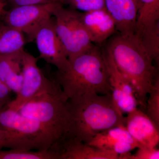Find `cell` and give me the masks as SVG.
<instances>
[{"instance_id":"obj_1","label":"cell","mask_w":159,"mask_h":159,"mask_svg":"<svg viewBox=\"0 0 159 159\" xmlns=\"http://www.w3.org/2000/svg\"><path fill=\"white\" fill-rule=\"evenodd\" d=\"M70 124L65 140L88 144L97 134L125 125V117L114 104L111 94L96 93L68 99Z\"/></svg>"},{"instance_id":"obj_2","label":"cell","mask_w":159,"mask_h":159,"mask_svg":"<svg viewBox=\"0 0 159 159\" xmlns=\"http://www.w3.org/2000/svg\"><path fill=\"white\" fill-rule=\"evenodd\" d=\"M106 50L132 86L139 105L146 110L148 93L159 75L139 37L119 33L111 40Z\"/></svg>"},{"instance_id":"obj_3","label":"cell","mask_w":159,"mask_h":159,"mask_svg":"<svg viewBox=\"0 0 159 159\" xmlns=\"http://www.w3.org/2000/svg\"><path fill=\"white\" fill-rule=\"evenodd\" d=\"M69 61L66 69L57 70L54 77L68 99L91 93L111 94L102 52L97 46Z\"/></svg>"},{"instance_id":"obj_4","label":"cell","mask_w":159,"mask_h":159,"mask_svg":"<svg viewBox=\"0 0 159 159\" xmlns=\"http://www.w3.org/2000/svg\"><path fill=\"white\" fill-rule=\"evenodd\" d=\"M60 140L49 129L18 111L0 109V149L57 150Z\"/></svg>"},{"instance_id":"obj_5","label":"cell","mask_w":159,"mask_h":159,"mask_svg":"<svg viewBox=\"0 0 159 159\" xmlns=\"http://www.w3.org/2000/svg\"><path fill=\"white\" fill-rule=\"evenodd\" d=\"M68 100L61 87L52 93L36 96L23 105L18 111L49 129L60 139L61 144L67 133L70 124Z\"/></svg>"},{"instance_id":"obj_6","label":"cell","mask_w":159,"mask_h":159,"mask_svg":"<svg viewBox=\"0 0 159 159\" xmlns=\"http://www.w3.org/2000/svg\"><path fill=\"white\" fill-rule=\"evenodd\" d=\"M53 17L69 60L85 53L94 45L83 23L81 12L61 5L54 11Z\"/></svg>"},{"instance_id":"obj_7","label":"cell","mask_w":159,"mask_h":159,"mask_svg":"<svg viewBox=\"0 0 159 159\" xmlns=\"http://www.w3.org/2000/svg\"><path fill=\"white\" fill-rule=\"evenodd\" d=\"M38 58L24 51L22 59L23 79L16 97L6 107L14 111L20 108L36 96L57 90L60 86L54 78L46 76L38 65Z\"/></svg>"},{"instance_id":"obj_8","label":"cell","mask_w":159,"mask_h":159,"mask_svg":"<svg viewBox=\"0 0 159 159\" xmlns=\"http://www.w3.org/2000/svg\"><path fill=\"white\" fill-rule=\"evenodd\" d=\"M62 4L55 2L13 7L3 12L4 24L25 34L29 41L34 40L39 29L53 16Z\"/></svg>"},{"instance_id":"obj_9","label":"cell","mask_w":159,"mask_h":159,"mask_svg":"<svg viewBox=\"0 0 159 159\" xmlns=\"http://www.w3.org/2000/svg\"><path fill=\"white\" fill-rule=\"evenodd\" d=\"M34 41L36 43L40 58L56 67L57 70L66 69L70 61L56 32L53 16L39 29Z\"/></svg>"},{"instance_id":"obj_10","label":"cell","mask_w":159,"mask_h":159,"mask_svg":"<svg viewBox=\"0 0 159 159\" xmlns=\"http://www.w3.org/2000/svg\"><path fill=\"white\" fill-rule=\"evenodd\" d=\"M114 104L121 113L128 114L136 110L139 105L132 86L119 71L108 51H102Z\"/></svg>"},{"instance_id":"obj_11","label":"cell","mask_w":159,"mask_h":159,"mask_svg":"<svg viewBox=\"0 0 159 159\" xmlns=\"http://www.w3.org/2000/svg\"><path fill=\"white\" fill-rule=\"evenodd\" d=\"M87 144L119 155L129 153L141 147L130 135L125 125H118L99 133Z\"/></svg>"},{"instance_id":"obj_12","label":"cell","mask_w":159,"mask_h":159,"mask_svg":"<svg viewBox=\"0 0 159 159\" xmlns=\"http://www.w3.org/2000/svg\"><path fill=\"white\" fill-rule=\"evenodd\" d=\"M128 132L141 146L155 148L159 143V127L146 114L137 108L125 117Z\"/></svg>"},{"instance_id":"obj_13","label":"cell","mask_w":159,"mask_h":159,"mask_svg":"<svg viewBox=\"0 0 159 159\" xmlns=\"http://www.w3.org/2000/svg\"><path fill=\"white\" fill-rule=\"evenodd\" d=\"M104 2L106 9L115 21L119 34L134 35L139 12L138 0H104Z\"/></svg>"},{"instance_id":"obj_14","label":"cell","mask_w":159,"mask_h":159,"mask_svg":"<svg viewBox=\"0 0 159 159\" xmlns=\"http://www.w3.org/2000/svg\"><path fill=\"white\" fill-rule=\"evenodd\" d=\"M81 17L93 43L101 44L117 31L115 21L105 8L81 12Z\"/></svg>"},{"instance_id":"obj_15","label":"cell","mask_w":159,"mask_h":159,"mask_svg":"<svg viewBox=\"0 0 159 159\" xmlns=\"http://www.w3.org/2000/svg\"><path fill=\"white\" fill-rule=\"evenodd\" d=\"M59 159H119L115 152L99 149L80 142L65 140L58 148Z\"/></svg>"},{"instance_id":"obj_16","label":"cell","mask_w":159,"mask_h":159,"mask_svg":"<svg viewBox=\"0 0 159 159\" xmlns=\"http://www.w3.org/2000/svg\"><path fill=\"white\" fill-rule=\"evenodd\" d=\"M23 51L0 56V78L11 92L17 94L22 84Z\"/></svg>"},{"instance_id":"obj_17","label":"cell","mask_w":159,"mask_h":159,"mask_svg":"<svg viewBox=\"0 0 159 159\" xmlns=\"http://www.w3.org/2000/svg\"><path fill=\"white\" fill-rule=\"evenodd\" d=\"M26 42L22 32L5 24L0 25V56L23 51Z\"/></svg>"},{"instance_id":"obj_18","label":"cell","mask_w":159,"mask_h":159,"mask_svg":"<svg viewBox=\"0 0 159 159\" xmlns=\"http://www.w3.org/2000/svg\"><path fill=\"white\" fill-rule=\"evenodd\" d=\"M139 9L135 33L159 21V0H138Z\"/></svg>"},{"instance_id":"obj_19","label":"cell","mask_w":159,"mask_h":159,"mask_svg":"<svg viewBox=\"0 0 159 159\" xmlns=\"http://www.w3.org/2000/svg\"><path fill=\"white\" fill-rule=\"evenodd\" d=\"M136 34L152 61H159V21Z\"/></svg>"},{"instance_id":"obj_20","label":"cell","mask_w":159,"mask_h":159,"mask_svg":"<svg viewBox=\"0 0 159 159\" xmlns=\"http://www.w3.org/2000/svg\"><path fill=\"white\" fill-rule=\"evenodd\" d=\"M0 159H59L57 152L49 150H25L9 148L8 150L0 149Z\"/></svg>"},{"instance_id":"obj_21","label":"cell","mask_w":159,"mask_h":159,"mask_svg":"<svg viewBox=\"0 0 159 159\" xmlns=\"http://www.w3.org/2000/svg\"><path fill=\"white\" fill-rule=\"evenodd\" d=\"M146 115L159 127V77H157L148 93Z\"/></svg>"},{"instance_id":"obj_22","label":"cell","mask_w":159,"mask_h":159,"mask_svg":"<svg viewBox=\"0 0 159 159\" xmlns=\"http://www.w3.org/2000/svg\"><path fill=\"white\" fill-rule=\"evenodd\" d=\"M62 5H67L71 9L81 12L105 8L104 0H64Z\"/></svg>"},{"instance_id":"obj_23","label":"cell","mask_w":159,"mask_h":159,"mask_svg":"<svg viewBox=\"0 0 159 159\" xmlns=\"http://www.w3.org/2000/svg\"><path fill=\"white\" fill-rule=\"evenodd\" d=\"M134 154L129 153L119 155V159H159V150L157 148L141 146Z\"/></svg>"},{"instance_id":"obj_24","label":"cell","mask_w":159,"mask_h":159,"mask_svg":"<svg viewBox=\"0 0 159 159\" xmlns=\"http://www.w3.org/2000/svg\"><path fill=\"white\" fill-rule=\"evenodd\" d=\"M11 91L0 78V109L11 101Z\"/></svg>"},{"instance_id":"obj_25","label":"cell","mask_w":159,"mask_h":159,"mask_svg":"<svg viewBox=\"0 0 159 159\" xmlns=\"http://www.w3.org/2000/svg\"><path fill=\"white\" fill-rule=\"evenodd\" d=\"M12 7L25 5L44 4L51 2V0H9Z\"/></svg>"},{"instance_id":"obj_26","label":"cell","mask_w":159,"mask_h":159,"mask_svg":"<svg viewBox=\"0 0 159 159\" xmlns=\"http://www.w3.org/2000/svg\"><path fill=\"white\" fill-rule=\"evenodd\" d=\"M5 6H6V4L4 2L2 1L0 2V16L3 14V12H4V9Z\"/></svg>"},{"instance_id":"obj_27","label":"cell","mask_w":159,"mask_h":159,"mask_svg":"<svg viewBox=\"0 0 159 159\" xmlns=\"http://www.w3.org/2000/svg\"><path fill=\"white\" fill-rule=\"evenodd\" d=\"M52 2H58L62 4L64 0H51Z\"/></svg>"},{"instance_id":"obj_28","label":"cell","mask_w":159,"mask_h":159,"mask_svg":"<svg viewBox=\"0 0 159 159\" xmlns=\"http://www.w3.org/2000/svg\"><path fill=\"white\" fill-rule=\"evenodd\" d=\"M2 1V0H0V2H1Z\"/></svg>"}]
</instances>
